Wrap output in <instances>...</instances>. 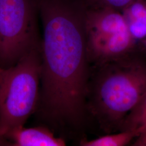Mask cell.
Instances as JSON below:
<instances>
[{"label":"cell","instance_id":"10","mask_svg":"<svg viewBox=\"0 0 146 146\" xmlns=\"http://www.w3.org/2000/svg\"><path fill=\"white\" fill-rule=\"evenodd\" d=\"M135 140L132 146H146V131L142 133Z\"/></svg>","mask_w":146,"mask_h":146},{"label":"cell","instance_id":"5","mask_svg":"<svg viewBox=\"0 0 146 146\" xmlns=\"http://www.w3.org/2000/svg\"><path fill=\"white\" fill-rule=\"evenodd\" d=\"M86 41L87 56L90 66L123 57L138 48V42L131 36L128 29L86 32Z\"/></svg>","mask_w":146,"mask_h":146},{"label":"cell","instance_id":"3","mask_svg":"<svg viewBox=\"0 0 146 146\" xmlns=\"http://www.w3.org/2000/svg\"><path fill=\"white\" fill-rule=\"evenodd\" d=\"M41 48L24 56L16 65L0 68V135L23 127L35 114L39 100Z\"/></svg>","mask_w":146,"mask_h":146},{"label":"cell","instance_id":"2","mask_svg":"<svg viewBox=\"0 0 146 146\" xmlns=\"http://www.w3.org/2000/svg\"><path fill=\"white\" fill-rule=\"evenodd\" d=\"M146 92V59L138 48L121 58L90 67L86 107L89 124L105 134L120 131Z\"/></svg>","mask_w":146,"mask_h":146},{"label":"cell","instance_id":"1","mask_svg":"<svg viewBox=\"0 0 146 146\" xmlns=\"http://www.w3.org/2000/svg\"><path fill=\"white\" fill-rule=\"evenodd\" d=\"M42 21L41 73L35 113L41 125L83 139L89 125L86 99L90 72L85 0H36Z\"/></svg>","mask_w":146,"mask_h":146},{"label":"cell","instance_id":"8","mask_svg":"<svg viewBox=\"0 0 146 146\" xmlns=\"http://www.w3.org/2000/svg\"><path fill=\"white\" fill-rule=\"evenodd\" d=\"M139 135L136 131H125L107 134L93 140L82 139L79 142L81 146H124L130 143Z\"/></svg>","mask_w":146,"mask_h":146},{"label":"cell","instance_id":"12","mask_svg":"<svg viewBox=\"0 0 146 146\" xmlns=\"http://www.w3.org/2000/svg\"><path fill=\"white\" fill-rule=\"evenodd\" d=\"M11 146V144L9 141L0 135V146Z\"/></svg>","mask_w":146,"mask_h":146},{"label":"cell","instance_id":"6","mask_svg":"<svg viewBox=\"0 0 146 146\" xmlns=\"http://www.w3.org/2000/svg\"><path fill=\"white\" fill-rule=\"evenodd\" d=\"M11 146H64L66 140L45 125L16 128L3 136Z\"/></svg>","mask_w":146,"mask_h":146},{"label":"cell","instance_id":"13","mask_svg":"<svg viewBox=\"0 0 146 146\" xmlns=\"http://www.w3.org/2000/svg\"><path fill=\"white\" fill-rule=\"evenodd\" d=\"M146 131V123L145 124V125H143V127L142 129L141 134L142 133H143V132H144V131Z\"/></svg>","mask_w":146,"mask_h":146},{"label":"cell","instance_id":"4","mask_svg":"<svg viewBox=\"0 0 146 146\" xmlns=\"http://www.w3.org/2000/svg\"><path fill=\"white\" fill-rule=\"evenodd\" d=\"M36 0H0V68L14 66L41 48Z\"/></svg>","mask_w":146,"mask_h":146},{"label":"cell","instance_id":"7","mask_svg":"<svg viewBox=\"0 0 146 146\" xmlns=\"http://www.w3.org/2000/svg\"><path fill=\"white\" fill-rule=\"evenodd\" d=\"M121 13L136 41L139 42L146 37V0H136Z\"/></svg>","mask_w":146,"mask_h":146},{"label":"cell","instance_id":"11","mask_svg":"<svg viewBox=\"0 0 146 146\" xmlns=\"http://www.w3.org/2000/svg\"><path fill=\"white\" fill-rule=\"evenodd\" d=\"M138 49L142 55L146 59V37L137 43Z\"/></svg>","mask_w":146,"mask_h":146},{"label":"cell","instance_id":"9","mask_svg":"<svg viewBox=\"0 0 146 146\" xmlns=\"http://www.w3.org/2000/svg\"><path fill=\"white\" fill-rule=\"evenodd\" d=\"M136 0H86L89 8H106L122 11Z\"/></svg>","mask_w":146,"mask_h":146}]
</instances>
